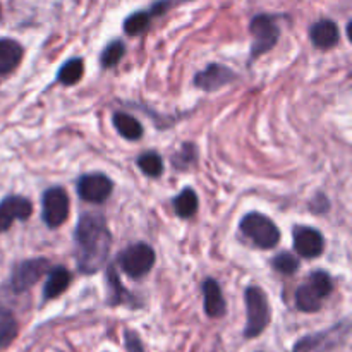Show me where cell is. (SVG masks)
Returning <instances> with one entry per match:
<instances>
[{"label":"cell","mask_w":352,"mask_h":352,"mask_svg":"<svg viewBox=\"0 0 352 352\" xmlns=\"http://www.w3.org/2000/svg\"><path fill=\"white\" fill-rule=\"evenodd\" d=\"M246 313H248V322L246 329H244V337L246 339H253L258 337L265 329L268 327L272 318V309L268 305L267 294L261 291L256 285H251L246 289Z\"/></svg>","instance_id":"cell-4"},{"label":"cell","mask_w":352,"mask_h":352,"mask_svg":"<svg viewBox=\"0 0 352 352\" xmlns=\"http://www.w3.org/2000/svg\"><path fill=\"white\" fill-rule=\"evenodd\" d=\"M349 336V322L333 325L323 332L311 333L298 340L292 352H333Z\"/></svg>","instance_id":"cell-5"},{"label":"cell","mask_w":352,"mask_h":352,"mask_svg":"<svg viewBox=\"0 0 352 352\" xmlns=\"http://www.w3.org/2000/svg\"><path fill=\"white\" fill-rule=\"evenodd\" d=\"M76 263L79 272L96 274L107 263L112 248V234L105 217L100 213H82L76 226Z\"/></svg>","instance_id":"cell-1"},{"label":"cell","mask_w":352,"mask_h":352,"mask_svg":"<svg viewBox=\"0 0 352 352\" xmlns=\"http://www.w3.org/2000/svg\"><path fill=\"white\" fill-rule=\"evenodd\" d=\"M23 60V47L16 40H0V76L9 74Z\"/></svg>","instance_id":"cell-16"},{"label":"cell","mask_w":352,"mask_h":352,"mask_svg":"<svg viewBox=\"0 0 352 352\" xmlns=\"http://www.w3.org/2000/svg\"><path fill=\"white\" fill-rule=\"evenodd\" d=\"M274 268L282 275H292L299 270V260L291 253H280L275 256Z\"/></svg>","instance_id":"cell-26"},{"label":"cell","mask_w":352,"mask_h":352,"mask_svg":"<svg viewBox=\"0 0 352 352\" xmlns=\"http://www.w3.org/2000/svg\"><path fill=\"white\" fill-rule=\"evenodd\" d=\"M292 239H294L296 253L302 258H316L325 250V239H323L322 232L313 227H296L292 232Z\"/></svg>","instance_id":"cell-11"},{"label":"cell","mask_w":352,"mask_h":352,"mask_svg":"<svg viewBox=\"0 0 352 352\" xmlns=\"http://www.w3.org/2000/svg\"><path fill=\"white\" fill-rule=\"evenodd\" d=\"M82 72H85V62H82V58H71V60H67L58 69L57 79L62 85L72 86L82 78Z\"/></svg>","instance_id":"cell-20"},{"label":"cell","mask_w":352,"mask_h":352,"mask_svg":"<svg viewBox=\"0 0 352 352\" xmlns=\"http://www.w3.org/2000/svg\"><path fill=\"white\" fill-rule=\"evenodd\" d=\"M124 54H126V45L120 40H116L103 48L100 62H102L103 67H113V65H117L122 60Z\"/></svg>","instance_id":"cell-24"},{"label":"cell","mask_w":352,"mask_h":352,"mask_svg":"<svg viewBox=\"0 0 352 352\" xmlns=\"http://www.w3.org/2000/svg\"><path fill=\"white\" fill-rule=\"evenodd\" d=\"M33 213V205L23 196H7L0 201V234L9 230L16 220H28Z\"/></svg>","instance_id":"cell-12"},{"label":"cell","mask_w":352,"mask_h":352,"mask_svg":"<svg viewBox=\"0 0 352 352\" xmlns=\"http://www.w3.org/2000/svg\"><path fill=\"white\" fill-rule=\"evenodd\" d=\"M203 296H205L206 315L210 318H222L227 311V305L217 280H213V278L205 280V284H203Z\"/></svg>","instance_id":"cell-15"},{"label":"cell","mask_w":352,"mask_h":352,"mask_svg":"<svg viewBox=\"0 0 352 352\" xmlns=\"http://www.w3.org/2000/svg\"><path fill=\"white\" fill-rule=\"evenodd\" d=\"M138 167L143 170V174L150 175V177H158L164 172V162L162 157L155 151H148L138 158Z\"/></svg>","instance_id":"cell-23"},{"label":"cell","mask_w":352,"mask_h":352,"mask_svg":"<svg viewBox=\"0 0 352 352\" xmlns=\"http://www.w3.org/2000/svg\"><path fill=\"white\" fill-rule=\"evenodd\" d=\"M69 284H71V274L64 267H55L48 274L47 284L43 287V298L55 299L69 287Z\"/></svg>","instance_id":"cell-17"},{"label":"cell","mask_w":352,"mask_h":352,"mask_svg":"<svg viewBox=\"0 0 352 352\" xmlns=\"http://www.w3.org/2000/svg\"><path fill=\"white\" fill-rule=\"evenodd\" d=\"M150 24V14L148 12H136L133 16H129L124 23V31H126L129 36H138V34L144 33Z\"/></svg>","instance_id":"cell-25"},{"label":"cell","mask_w":352,"mask_h":352,"mask_svg":"<svg viewBox=\"0 0 352 352\" xmlns=\"http://www.w3.org/2000/svg\"><path fill=\"white\" fill-rule=\"evenodd\" d=\"M113 182L105 174H85L78 181L79 198L89 203H103L112 195Z\"/></svg>","instance_id":"cell-10"},{"label":"cell","mask_w":352,"mask_h":352,"mask_svg":"<svg viewBox=\"0 0 352 352\" xmlns=\"http://www.w3.org/2000/svg\"><path fill=\"white\" fill-rule=\"evenodd\" d=\"M41 217L43 222L52 229H57L67 220L69 215V196L62 188H50L45 191L41 199Z\"/></svg>","instance_id":"cell-8"},{"label":"cell","mask_w":352,"mask_h":352,"mask_svg":"<svg viewBox=\"0 0 352 352\" xmlns=\"http://www.w3.org/2000/svg\"><path fill=\"white\" fill-rule=\"evenodd\" d=\"M0 12H2V10H0Z\"/></svg>","instance_id":"cell-29"},{"label":"cell","mask_w":352,"mask_h":352,"mask_svg":"<svg viewBox=\"0 0 352 352\" xmlns=\"http://www.w3.org/2000/svg\"><path fill=\"white\" fill-rule=\"evenodd\" d=\"M126 347L127 352H146L144 351L143 342H141V339L138 337V333L131 332V330L126 332Z\"/></svg>","instance_id":"cell-28"},{"label":"cell","mask_w":352,"mask_h":352,"mask_svg":"<svg viewBox=\"0 0 352 352\" xmlns=\"http://www.w3.org/2000/svg\"><path fill=\"white\" fill-rule=\"evenodd\" d=\"M191 151H195V146H191V144H189V146H188V144H186V146L181 150V153L175 155V157H182V160H181V158H179V160H172V162H174L175 167L186 168L189 164H191V162H195L196 160V155L189 157V153H191Z\"/></svg>","instance_id":"cell-27"},{"label":"cell","mask_w":352,"mask_h":352,"mask_svg":"<svg viewBox=\"0 0 352 352\" xmlns=\"http://www.w3.org/2000/svg\"><path fill=\"white\" fill-rule=\"evenodd\" d=\"M309 38H311L313 45L316 48H322V50H329L333 48L340 40V31L333 21L330 19H322L316 21L315 24L309 30Z\"/></svg>","instance_id":"cell-14"},{"label":"cell","mask_w":352,"mask_h":352,"mask_svg":"<svg viewBox=\"0 0 352 352\" xmlns=\"http://www.w3.org/2000/svg\"><path fill=\"white\" fill-rule=\"evenodd\" d=\"M109 305H133V298L122 287L113 268L109 270Z\"/></svg>","instance_id":"cell-21"},{"label":"cell","mask_w":352,"mask_h":352,"mask_svg":"<svg viewBox=\"0 0 352 352\" xmlns=\"http://www.w3.org/2000/svg\"><path fill=\"white\" fill-rule=\"evenodd\" d=\"M251 34H253V47L251 57H260L267 54L277 45L280 36V28L270 16H256L251 21Z\"/></svg>","instance_id":"cell-7"},{"label":"cell","mask_w":352,"mask_h":352,"mask_svg":"<svg viewBox=\"0 0 352 352\" xmlns=\"http://www.w3.org/2000/svg\"><path fill=\"white\" fill-rule=\"evenodd\" d=\"M234 78H236V74L226 65L210 64L205 71L196 74L195 85L205 91H215V89H220L222 86L234 81Z\"/></svg>","instance_id":"cell-13"},{"label":"cell","mask_w":352,"mask_h":352,"mask_svg":"<svg viewBox=\"0 0 352 352\" xmlns=\"http://www.w3.org/2000/svg\"><path fill=\"white\" fill-rule=\"evenodd\" d=\"M17 322L9 311L0 309V349H6L12 344L17 336Z\"/></svg>","instance_id":"cell-22"},{"label":"cell","mask_w":352,"mask_h":352,"mask_svg":"<svg viewBox=\"0 0 352 352\" xmlns=\"http://www.w3.org/2000/svg\"><path fill=\"white\" fill-rule=\"evenodd\" d=\"M113 126L119 131L120 136L126 138V140L136 141L143 136V126L140 124V120H136L129 113L117 112L113 116Z\"/></svg>","instance_id":"cell-18"},{"label":"cell","mask_w":352,"mask_h":352,"mask_svg":"<svg viewBox=\"0 0 352 352\" xmlns=\"http://www.w3.org/2000/svg\"><path fill=\"white\" fill-rule=\"evenodd\" d=\"M239 229L251 243L256 244L261 250H272L280 241V230H278V227L275 226L274 220H270L263 213H248L241 220Z\"/></svg>","instance_id":"cell-3"},{"label":"cell","mask_w":352,"mask_h":352,"mask_svg":"<svg viewBox=\"0 0 352 352\" xmlns=\"http://www.w3.org/2000/svg\"><path fill=\"white\" fill-rule=\"evenodd\" d=\"M48 270H50V261L45 260V258H33V260L23 261L14 270L10 287L16 294L30 291Z\"/></svg>","instance_id":"cell-9"},{"label":"cell","mask_w":352,"mask_h":352,"mask_svg":"<svg viewBox=\"0 0 352 352\" xmlns=\"http://www.w3.org/2000/svg\"><path fill=\"white\" fill-rule=\"evenodd\" d=\"M117 263L126 275L133 278H141L153 268L155 251L144 243L131 244L119 254Z\"/></svg>","instance_id":"cell-6"},{"label":"cell","mask_w":352,"mask_h":352,"mask_svg":"<svg viewBox=\"0 0 352 352\" xmlns=\"http://www.w3.org/2000/svg\"><path fill=\"white\" fill-rule=\"evenodd\" d=\"M174 210L181 219H189L198 210V196L191 188H184L179 196L174 198Z\"/></svg>","instance_id":"cell-19"},{"label":"cell","mask_w":352,"mask_h":352,"mask_svg":"<svg viewBox=\"0 0 352 352\" xmlns=\"http://www.w3.org/2000/svg\"><path fill=\"white\" fill-rule=\"evenodd\" d=\"M333 291V282L325 270L313 272L308 280L296 291V306L305 313H315L322 308L323 299Z\"/></svg>","instance_id":"cell-2"}]
</instances>
